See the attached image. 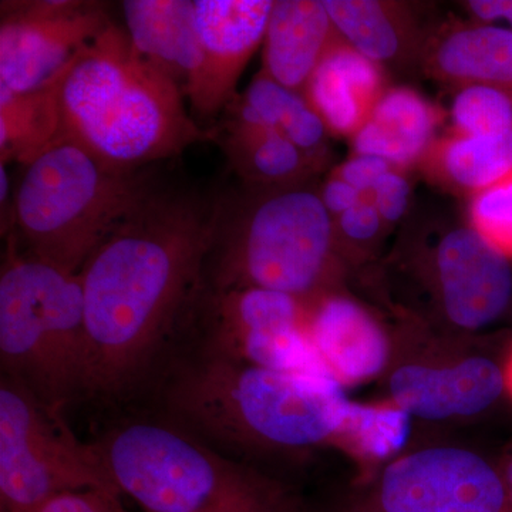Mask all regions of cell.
Segmentation results:
<instances>
[{
    "label": "cell",
    "instance_id": "cell-1",
    "mask_svg": "<svg viewBox=\"0 0 512 512\" xmlns=\"http://www.w3.org/2000/svg\"><path fill=\"white\" fill-rule=\"evenodd\" d=\"M218 200L154 187L79 272L93 392L120 389L194 301Z\"/></svg>",
    "mask_w": 512,
    "mask_h": 512
},
{
    "label": "cell",
    "instance_id": "cell-2",
    "mask_svg": "<svg viewBox=\"0 0 512 512\" xmlns=\"http://www.w3.org/2000/svg\"><path fill=\"white\" fill-rule=\"evenodd\" d=\"M184 94L138 55L126 29L111 23L59 76V138L121 170L178 156L210 140L188 116Z\"/></svg>",
    "mask_w": 512,
    "mask_h": 512
},
{
    "label": "cell",
    "instance_id": "cell-3",
    "mask_svg": "<svg viewBox=\"0 0 512 512\" xmlns=\"http://www.w3.org/2000/svg\"><path fill=\"white\" fill-rule=\"evenodd\" d=\"M170 399L210 436L286 447L339 440L353 404L333 377L214 355L187 370Z\"/></svg>",
    "mask_w": 512,
    "mask_h": 512
},
{
    "label": "cell",
    "instance_id": "cell-4",
    "mask_svg": "<svg viewBox=\"0 0 512 512\" xmlns=\"http://www.w3.org/2000/svg\"><path fill=\"white\" fill-rule=\"evenodd\" d=\"M154 187L146 168L111 167L57 138L23 167L12 200L13 237L28 254L79 274Z\"/></svg>",
    "mask_w": 512,
    "mask_h": 512
},
{
    "label": "cell",
    "instance_id": "cell-5",
    "mask_svg": "<svg viewBox=\"0 0 512 512\" xmlns=\"http://www.w3.org/2000/svg\"><path fill=\"white\" fill-rule=\"evenodd\" d=\"M335 218L302 183L254 187L218 200L204 274L211 291L261 288L302 299L320 284L335 244Z\"/></svg>",
    "mask_w": 512,
    "mask_h": 512
},
{
    "label": "cell",
    "instance_id": "cell-6",
    "mask_svg": "<svg viewBox=\"0 0 512 512\" xmlns=\"http://www.w3.org/2000/svg\"><path fill=\"white\" fill-rule=\"evenodd\" d=\"M9 245L0 275L3 372L60 413L92 387L82 282L20 252L12 238Z\"/></svg>",
    "mask_w": 512,
    "mask_h": 512
},
{
    "label": "cell",
    "instance_id": "cell-7",
    "mask_svg": "<svg viewBox=\"0 0 512 512\" xmlns=\"http://www.w3.org/2000/svg\"><path fill=\"white\" fill-rule=\"evenodd\" d=\"M94 447L114 488L144 512H292L274 485L168 426L127 424Z\"/></svg>",
    "mask_w": 512,
    "mask_h": 512
},
{
    "label": "cell",
    "instance_id": "cell-8",
    "mask_svg": "<svg viewBox=\"0 0 512 512\" xmlns=\"http://www.w3.org/2000/svg\"><path fill=\"white\" fill-rule=\"evenodd\" d=\"M120 495L101 466L94 444L74 439L60 413L23 384L0 386V503L20 512L72 491Z\"/></svg>",
    "mask_w": 512,
    "mask_h": 512
},
{
    "label": "cell",
    "instance_id": "cell-9",
    "mask_svg": "<svg viewBox=\"0 0 512 512\" xmlns=\"http://www.w3.org/2000/svg\"><path fill=\"white\" fill-rule=\"evenodd\" d=\"M207 313L211 355L330 376L313 346L301 299L261 288L211 291Z\"/></svg>",
    "mask_w": 512,
    "mask_h": 512
},
{
    "label": "cell",
    "instance_id": "cell-10",
    "mask_svg": "<svg viewBox=\"0 0 512 512\" xmlns=\"http://www.w3.org/2000/svg\"><path fill=\"white\" fill-rule=\"evenodd\" d=\"M0 90L35 92L56 79L111 20L96 2L15 3L3 6Z\"/></svg>",
    "mask_w": 512,
    "mask_h": 512
},
{
    "label": "cell",
    "instance_id": "cell-11",
    "mask_svg": "<svg viewBox=\"0 0 512 512\" xmlns=\"http://www.w3.org/2000/svg\"><path fill=\"white\" fill-rule=\"evenodd\" d=\"M376 512H511L504 477L463 448L437 447L384 470Z\"/></svg>",
    "mask_w": 512,
    "mask_h": 512
},
{
    "label": "cell",
    "instance_id": "cell-12",
    "mask_svg": "<svg viewBox=\"0 0 512 512\" xmlns=\"http://www.w3.org/2000/svg\"><path fill=\"white\" fill-rule=\"evenodd\" d=\"M201 64L187 99L198 119L218 116L237 99L239 77L264 45L272 0H195Z\"/></svg>",
    "mask_w": 512,
    "mask_h": 512
},
{
    "label": "cell",
    "instance_id": "cell-13",
    "mask_svg": "<svg viewBox=\"0 0 512 512\" xmlns=\"http://www.w3.org/2000/svg\"><path fill=\"white\" fill-rule=\"evenodd\" d=\"M436 268L444 311L457 326L483 328L510 306V259L470 225L443 235L436 249Z\"/></svg>",
    "mask_w": 512,
    "mask_h": 512
},
{
    "label": "cell",
    "instance_id": "cell-14",
    "mask_svg": "<svg viewBox=\"0 0 512 512\" xmlns=\"http://www.w3.org/2000/svg\"><path fill=\"white\" fill-rule=\"evenodd\" d=\"M504 390V370L485 357L448 367L403 366L390 380L392 402L410 417L427 420L474 416Z\"/></svg>",
    "mask_w": 512,
    "mask_h": 512
},
{
    "label": "cell",
    "instance_id": "cell-15",
    "mask_svg": "<svg viewBox=\"0 0 512 512\" xmlns=\"http://www.w3.org/2000/svg\"><path fill=\"white\" fill-rule=\"evenodd\" d=\"M126 30L138 55L190 93L201 64L195 5L191 0H126Z\"/></svg>",
    "mask_w": 512,
    "mask_h": 512
},
{
    "label": "cell",
    "instance_id": "cell-16",
    "mask_svg": "<svg viewBox=\"0 0 512 512\" xmlns=\"http://www.w3.org/2000/svg\"><path fill=\"white\" fill-rule=\"evenodd\" d=\"M386 92L380 64L340 37L306 84L303 96L329 133L353 137Z\"/></svg>",
    "mask_w": 512,
    "mask_h": 512
},
{
    "label": "cell",
    "instance_id": "cell-17",
    "mask_svg": "<svg viewBox=\"0 0 512 512\" xmlns=\"http://www.w3.org/2000/svg\"><path fill=\"white\" fill-rule=\"evenodd\" d=\"M339 39L325 3L278 0L266 29L261 72L303 94L316 67Z\"/></svg>",
    "mask_w": 512,
    "mask_h": 512
},
{
    "label": "cell",
    "instance_id": "cell-18",
    "mask_svg": "<svg viewBox=\"0 0 512 512\" xmlns=\"http://www.w3.org/2000/svg\"><path fill=\"white\" fill-rule=\"evenodd\" d=\"M309 333L323 366L342 386L365 382L386 365L383 330L349 299L335 296L320 303L309 316Z\"/></svg>",
    "mask_w": 512,
    "mask_h": 512
},
{
    "label": "cell",
    "instance_id": "cell-19",
    "mask_svg": "<svg viewBox=\"0 0 512 512\" xmlns=\"http://www.w3.org/2000/svg\"><path fill=\"white\" fill-rule=\"evenodd\" d=\"M439 111L414 90L384 92L363 127L353 136L356 154L389 161L397 170L423 160L433 146Z\"/></svg>",
    "mask_w": 512,
    "mask_h": 512
},
{
    "label": "cell",
    "instance_id": "cell-20",
    "mask_svg": "<svg viewBox=\"0 0 512 512\" xmlns=\"http://www.w3.org/2000/svg\"><path fill=\"white\" fill-rule=\"evenodd\" d=\"M429 72L454 86H487L512 93V30L463 25L446 30L430 47Z\"/></svg>",
    "mask_w": 512,
    "mask_h": 512
},
{
    "label": "cell",
    "instance_id": "cell-21",
    "mask_svg": "<svg viewBox=\"0 0 512 512\" xmlns=\"http://www.w3.org/2000/svg\"><path fill=\"white\" fill-rule=\"evenodd\" d=\"M211 131L235 173L254 187L302 183L318 167L301 148L279 131L222 117Z\"/></svg>",
    "mask_w": 512,
    "mask_h": 512
},
{
    "label": "cell",
    "instance_id": "cell-22",
    "mask_svg": "<svg viewBox=\"0 0 512 512\" xmlns=\"http://www.w3.org/2000/svg\"><path fill=\"white\" fill-rule=\"evenodd\" d=\"M225 117L279 131L318 163L325 154L329 131L319 114L303 94L286 89L264 72L229 104Z\"/></svg>",
    "mask_w": 512,
    "mask_h": 512
},
{
    "label": "cell",
    "instance_id": "cell-23",
    "mask_svg": "<svg viewBox=\"0 0 512 512\" xmlns=\"http://www.w3.org/2000/svg\"><path fill=\"white\" fill-rule=\"evenodd\" d=\"M430 173L471 197L512 171V130L504 133H451L433 143L423 158Z\"/></svg>",
    "mask_w": 512,
    "mask_h": 512
},
{
    "label": "cell",
    "instance_id": "cell-24",
    "mask_svg": "<svg viewBox=\"0 0 512 512\" xmlns=\"http://www.w3.org/2000/svg\"><path fill=\"white\" fill-rule=\"evenodd\" d=\"M59 76L35 92L0 90L2 164L18 161L25 167L59 138Z\"/></svg>",
    "mask_w": 512,
    "mask_h": 512
},
{
    "label": "cell",
    "instance_id": "cell-25",
    "mask_svg": "<svg viewBox=\"0 0 512 512\" xmlns=\"http://www.w3.org/2000/svg\"><path fill=\"white\" fill-rule=\"evenodd\" d=\"M340 37L377 64L394 62L410 46L406 18L393 3L376 0H325Z\"/></svg>",
    "mask_w": 512,
    "mask_h": 512
},
{
    "label": "cell",
    "instance_id": "cell-26",
    "mask_svg": "<svg viewBox=\"0 0 512 512\" xmlns=\"http://www.w3.org/2000/svg\"><path fill=\"white\" fill-rule=\"evenodd\" d=\"M409 430V414L393 402L380 406L353 403L339 440L363 456L384 458L404 446Z\"/></svg>",
    "mask_w": 512,
    "mask_h": 512
},
{
    "label": "cell",
    "instance_id": "cell-27",
    "mask_svg": "<svg viewBox=\"0 0 512 512\" xmlns=\"http://www.w3.org/2000/svg\"><path fill=\"white\" fill-rule=\"evenodd\" d=\"M454 133H504L512 130V93L487 86H464L451 107Z\"/></svg>",
    "mask_w": 512,
    "mask_h": 512
},
{
    "label": "cell",
    "instance_id": "cell-28",
    "mask_svg": "<svg viewBox=\"0 0 512 512\" xmlns=\"http://www.w3.org/2000/svg\"><path fill=\"white\" fill-rule=\"evenodd\" d=\"M470 227L505 258L512 259V171L477 192L470 202Z\"/></svg>",
    "mask_w": 512,
    "mask_h": 512
},
{
    "label": "cell",
    "instance_id": "cell-29",
    "mask_svg": "<svg viewBox=\"0 0 512 512\" xmlns=\"http://www.w3.org/2000/svg\"><path fill=\"white\" fill-rule=\"evenodd\" d=\"M409 198L410 185L397 168L383 175L369 195V200L373 202L384 222L402 220Z\"/></svg>",
    "mask_w": 512,
    "mask_h": 512
},
{
    "label": "cell",
    "instance_id": "cell-30",
    "mask_svg": "<svg viewBox=\"0 0 512 512\" xmlns=\"http://www.w3.org/2000/svg\"><path fill=\"white\" fill-rule=\"evenodd\" d=\"M393 165L389 161L376 156H366V154H355L350 157L346 163L340 165L335 175L342 178L343 181L355 187L362 192L366 198H369L370 192L377 184V181L393 170Z\"/></svg>",
    "mask_w": 512,
    "mask_h": 512
},
{
    "label": "cell",
    "instance_id": "cell-31",
    "mask_svg": "<svg viewBox=\"0 0 512 512\" xmlns=\"http://www.w3.org/2000/svg\"><path fill=\"white\" fill-rule=\"evenodd\" d=\"M383 220L369 198H363L352 210L343 212L338 217V228L345 237L352 241H369L379 234Z\"/></svg>",
    "mask_w": 512,
    "mask_h": 512
},
{
    "label": "cell",
    "instance_id": "cell-32",
    "mask_svg": "<svg viewBox=\"0 0 512 512\" xmlns=\"http://www.w3.org/2000/svg\"><path fill=\"white\" fill-rule=\"evenodd\" d=\"M320 198L325 204L326 210L333 218L339 217L343 212L352 210L363 198H366L355 187L343 181L338 175L330 177L320 191Z\"/></svg>",
    "mask_w": 512,
    "mask_h": 512
},
{
    "label": "cell",
    "instance_id": "cell-33",
    "mask_svg": "<svg viewBox=\"0 0 512 512\" xmlns=\"http://www.w3.org/2000/svg\"><path fill=\"white\" fill-rule=\"evenodd\" d=\"M467 8L485 25L495 20H505L512 30V0H470Z\"/></svg>",
    "mask_w": 512,
    "mask_h": 512
},
{
    "label": "cell",
    "instance_id": "cell-34",
    "mask_svg": "<svg viewBox=\"0 0 512 512\" xmlns=\"http://www.w3.org/2000/svg\"><path fill=\"white\" fill-rule=\"evenodd\" d=\"M504 380H505V390L510 393L512 397V350L510 352V356H508L507 363H505L504 367Z\"/></svg>",
    "mask_w": 512,
    "mask_h": 512
},
{
    "label": "cell",
    "instance_id": "cell-35",
    "mask_svg": "<svg viewBox=\"0 0 512 512\" xmlns=\"http://www.w3.org/2000/svg\"><path fill=\"white\" fill-rule=\"evenodd\" d=\"M503 477L505 481V487H507L508 501H510V508L512 512V457L510 463H508L507 468H505Z\"/></svg>",
    "mask_w": 512,
    "mask_h": 512
}]
</instances>
